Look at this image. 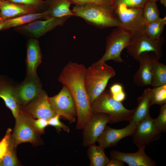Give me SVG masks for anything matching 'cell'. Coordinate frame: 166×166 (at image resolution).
Segmentation results:
<instances>
[{
    "label": "cell",
    "mask_w": 166,
    "mask_h": 166,
    "mask_svg": "<svg viewBox=\"0 0 166 166\" xmlns=\"http://www.w3.org/2000/svg\"><path fill=\"white\" fill-rule=\"evenodd\" d=\"M85 69L82 64L69 61L58 77V81L67 87L75 101L77 113L76 128L77 129H82L93 114L91 102L85 84Z\"/></svg>",
    "instance_id": "6da1fadb"
},
{
    "label": "cell",
    "mask_w": 166,
    "mask_h": 166,
    "mask_svg": "<svg viewBox=\"0 0 166 166\" xmlns=\"http://www.w3.org/2000/svg\"><path fill=\"white\" fill-rule=\"evenodd\" d=\"M71 10L75 16L100 29L120 26L112 5H75Z\"/></svg>",
    "instance_id": "7a4b0ae2"
},
{
    "label": "cell",
    "mask_w": 166,
    "mask_h": 166,
    "mask_svg": "<svg viewBox=\"0 0 166 166\" xmlns=\"http://www.w3.org/2000/svg\"><path fill=\"white\" fill-rule=\"evenodd\" d=\"M116 75L113 68L105 62L97 61L86 68L85 84L91 104L105 89L109 79Z\"/></svg>",
    "instance_id": "3957f363"
},
{
    "label": "cell",
    "mask_w": 166,
    "mask_h": 166,
    "mask_svg": "<svg viewBox=\"0 0 166 166\" xmlns=\"http://www.w3.org/2000/svg\"><path fill=\"white\" fill-rule=\"evenodd\" d=\"M92 113H104L111 118V123L131 120L134 109H128L122 102L114 99L109 90L105 89L91 104Z\"/></svg>",
    "instance_id": "277c9868"
},
{
    "label": "cell",
    "mask_w": 166,
    "mask_h": 166,
    "mask_svg": "<svg viewBox=\"0 0 166 166\" xmlns=\"http://www.w3.org/2000/svg\"><path fill=\"white\" fill-rule=\"evenodd\" d=\"M131 38L128 32L120 27L113 29L106 38L104 54L97 62H105L112 60L117 63L124 62L121 53L129 45Z\"/></svg>",
    "instance_id": "5b68a950"
},
{
    "label": "cell",
    "mask_w": 166,
    "mask_h": 166,
    "mask_svg": "<svg viewBox=\"0 0 166 166\" xmlns=\"http://www.w3.org/2000/svg\"><path fill=\"white\" fill-rule=\"evenodd\" d=\"M113 6L120 23L119 27L128 32L132 36L144 34L146 23L143 17L142 8L128 7L124 4Z\"/></svg>",
    "instance_id": "8992f818"
},
{
    "label": "cell",
    "mask_w": 166,
    "mask_h": 166,
    "mask_svg": "<svg viewBox=\"0 0 166 166\" xmlns=\"http://www.w3.org/2000/svg\"><path fill=\"white\" fill-rule=\"evenodd\" d=\"M165 42L162 36L158 39H155L143 34L132 36L130 42L126 48L130 55L137 61L141 53L151 52L160 60L162 56V47Z\"/></svg>",
    "instance_id": "52a82bcc"
},
{
    "label": "cell",
    "mask_w": 166,
    "mask_h": 166,
    "mask_svg": "<svg viewBox=\"0 0 166 166\" xmlns=\"http://www.w3.org/2000/svg\"><path fill=\"white\" fill-rule=\"evenodd\" d=\"M15 119V125L11 137L17 147L23 143L28 142L33 145L42 143L41 134L32 124V117L21 111Z\"/></svg>",
    "instance_id": "ba28073f"
},
{
    "label": "cell",
    "mask_w": 166,
    "mask_h": 166,
    "mask_svg": "<svg viewBox=\"0 0 166 166\" xmlns=\"http://www.w3.org/2000/svg\"><path fill=\"white\" fill-rule=\"evenodd\" d=\"M51 108L56 114L63 117L72 124L75 121L77 113L73 97L67 87L63 84L60 91L55 96L49 97Z\"/></svg>",
    "instance_id": "9c48e42d"
},
{
    "label": "cell",
    "mask_w": 166,
    "mask_h": 166,
    "mask_svg": "<svg viewBox=\"0 0 166 166\" xmlns=\"http://www.w3.org/2000/svg\"><path fill=\"white\" fill-rule=\"evenodd\" d=\"M70 17L52 18L44 20H37L14 28V30L27 37L38 39L58 26H62Z\"/></svg>",
    "instance_id": "30bf717a"
},
{
    "label": "cell",
    "mask_w": 166,
    "mask_h": 166,
    "mask_svg": "<svg viewBox=\"0 0 166 166\" xmlns=\"http://www.w3.org/2000/svg\"><path fill=\"white\" fill-rule=\"evenodd\" d=\"M108 123H111V118L108 114H93L82 129L83 146L87 147L95 144Z\"/></svg>",
    "instance_id": "8fae6325"
},
{
    "label": "cell",
    "mask_w": 166,
    "mask_h": 166,
    "mask_svg": "<svg viewBox=\"0 0 166 166\" xmlns=\"http://www.w3.org/2000/svg\"><path fill=\"white\" fill-rule=\"evenodd\" d=\"M37 75L26 76L24 80L16 86L14 96L21 109L36 98L43 89Z\"/></svg>",
    "instance_id": "7c38bea8"
},
{
    "label": "cell",
    "mask_w": 166,
    "mask_h": 166,
    "mask_svg": "<svg viewBox=\"0 0 166 166\" xmlns=\"http://www.w3.org/2000/svg\"><path fill=\"white\" fill-rule=\"evenodd\" d=\"M132 136L133 143L138 148L146 147L152 142L159 139L161 133L155 127L153 119L150 115L138 123Z\"/></svg>",
    "instance_id": "4fadbf2b"
},
{
    "label": "cell",
    "mask_w": 166,
    "mask_h": 166,
    "mask_svg": "<svg viewBox=\"0 0 166 166\" xmlns=\"http://www.w3.org/2000/svg\"><path fill=\"white\" fill-rule=\"evenodd\" d=\"M49 97L43 90L36 98L21 108V112L34 119L49 120L56 114L51 108Z\"/></svg>",
    "instance_id": "5bb4252c"
},
{
    "label": "cell",
    "mask_w": 166,
    "mask_h": 166,
    "mask_svg": "<svg viewBox=\"0 0 166 166\" xmlns=\"http://www.w3.org/2000/svg\"><path fill=\"white\" fill-rule=\"evenodd\" d=\"M129 122L126 127L120 129H114L107 125L97 140L99 145L104 149L114 146L122 139L132 136L137 125L131 121Z\"/></svg>",
    "instance_id": "9a60e30c"
},
{
    "label": "cell",
    "mask_w": 166,
    "mask_h": 166,
    "mask_svg": "<svg viewBox=\"0 0 166 166\" xmlns=\"http://www.w3.org/2000/svg\"><path fill=\"white\" fill-rule=\"evenodd\" d=\"M145 147L138 148L134 153H126L116 150L110 152V159H116L127 164L129 166H156L155 161L148 156L145 152Z\"/></svg>",
    "instance_id": "2e32d148"
},
{
    "label": "cell",
    "mask_w": 166,
    "mask_h": 166,
    "mask_svg": "<svg viewBox=\"0 0 166 166\" xmlns=\"http://www.w3.org/2000/svg\"><path fill=\"white\" fill-rule=\"evenodd\" d=\"M41 12L36 7L3 0L0 3V21L26 14Z\"/></svg>",
    "instance_id": "e0dca14e"
},
{
    "label": "cell",
    "mask_w": 166,
    "mask_h": 166,
    "mask_svg": "<svg viewBox=\"0 0 166 166\" xmlns=\"http://www.w3.org/2000/svg\"><path fill=\"white\" fill-rule=\"evenodd\" d=\"M26 76L35 75L37 69L42 59L39 42L37 39L30 38L26 45Z\"/></svg>",
    "instance_id": "ac0fdd59"
},
{
    "label": "cell",
    "mask_w": 166,
    "mask_h": 166,
    "mask_svg": "<svg viewBox=\"0 0 166 166\" xmlns=\"http://www.w3.org/2000/svg\"><path fill=\"white\" fill-rule=\"evenodd\" d=\"M15 87L7 79L0 76V98L3 100L16 118L21 112V109L14 96Z\"/></svg>",
    "instance_id": "d6986e66"
},
{
    "label": "cell",
    "mask_w": 166,
    "mask_h": 166,
    "mask_svg": "<svg viewBox=\"0 0 166 166\" xmlns=\"http://www.w3.org/2000/svg\"><path fill=\"white\" fill-rule=\"evenodd\" d=\"M152 57L149 52H144L140 55L138 61L139 63V68L133 78L134 84L137 86L144 87L150 85Z\"/></svg>",
    "instance_id": "ffe728a7"
},
{
    "label": "cell",
    "mask_w": 166,
    "mask_h": 166,
    "mask_svg": "<svg viewBox=\"0 0 166 166\" xmlns=\"http://www.w3.org/2000/svg\"><path fill=\"white\" fill-rule=\"evenodd\" d=\"M47 13L45 19L75 16L70 9L69 0H45Z\"/></svg>",
    "instance_id": "44dd1931"
},
{
    "label": "cell",
    "mask_w": 166,
    "mask_h": 166,
    "mask_svg": "<svg viewBox=\"0 0 166 166\" xmlns=\"http://www.w3.org/2000/svg\"><path fill=\"white\" fill-rule=\"evenodd\" d=\"M152 89L148 88L137 99L138 104L134 109L131 120L136 125L142 120L150 115L149 109L150 99Z\"/></svg>",
    "instance_id": "7402d4cb"
},
{
    "label": "cell",
    "mask_w": 166,
    "mask_h": 166,
    "mask_svg": "<svg viewBox=\"0 0 166 166\" xmlns=\"http://www.w3.org/2000/svg\"><path fill=\"white\" fill-rule=\"evenodd\" d=\"M155 55L152 57L151 66L150 85L156 87L166 84V65L159 62Z\"/></svg>",
    "instance_id": "603a6c76"
},
{
    "label": "cell",
    "mask_w": 166,
    "mask_h": 166,
    "mask_svg": "<svg viewBox=\"0 0 166 166\" xmlns=\"http://www.w3.org/2000/svg\"><path fill=\"white\" fill-rule=\"evenodd\" d=\"M46 13V11L45 10L40 12L26 14L6 20H5L4 30L25 25L35 20L42 19H45Z\"/></svg>",
    "instance_id": "cb8c5ba5"
},
{
    "label": "cell",
    "mask_w": 166,
    "mask_h": 166,
    "mask_svg": "<svg viewBox=\"0 0 166 166\" xmlns=\"http://www.w3.org/2000/svg\"><path fill=\"white\" fill-rule=\"evenodd\" d=\"M87 151L90 166H106L110 159L105 153V149L95 144L88 146Z\"/></svg>",
    "instance_id": "d4e9b609"
},
{
    "label": "cell",
    "mask_w": 166,
    "mask_h": 166,
    "mask_svg": "<svg viewBox=\"0 0 166 166\" xmlns=\"http://www.w3.org/2000/svg\"><path fill=\"white\" fill-rule=\"evenodd\" d=\"M166 24V17L160 18L155 21L146 24L144 34L152 39H158L162 36Z\"/></svg>",
    "instance_id": "484cf974"
},
{
    "label": "cell",
    "mask_w": 166,
    "mask_h": 166,
    "mask_svg": "<svg viewBox=\"0 0 166 166\" xmlns=\"http://www.w3.org/2000/svg\"><path fill=\"white\" fill-rule=\"evenodd\" d=\"M17 147L10 137L6 154L0 162V166H17L20 165L16 155Z\"/></svg>",
    "instance_id": "4316f807"
},
{
    "label": "cell",
    "mask_w": 166,
    "mask_h": 166,
    "mask_svg": "<svg viewBox=\"0 0 166 166\" xmlns=\"http://www.w3.org/2000/svg\"><path fill=\"white\" fill-rule=\"evenodd\" d=\"M142 9V16L146 24L155 21L160 18V11L155 2H147Z\"/></svg>",
    "instance_id": "83f0119b"
},
{
    "label": "cell",
    "mask_w": 166,
    "mask_h": 166,
    "mask_svg": "<svg viewBox=\"0 0 166 166\" xmlns=\"http://www.w3.org/2000/svg\"><path fill=\"white\" fill-rule=\"evenodd\" d=\"M166 104V84L154 87L150 99V106L154 104L160 105Z\"/></svg>",
    "instance_id": "f1b7e54d"
},
{
    "label": "cell",
    "mask_w": 166,
    "mask_h": 166,
    "mask_svg": "<svg viewBox=\"0 0 166 166\" xmlns=\"http://www.w3.org/2000/svg\"><path fill=\"white\" fill-rule=\"evenodd\" d=\"M159 114L153 119L154 125L161 133L166 132V104L160 105Z\"/></svg>",
    "instance_id": "f546056e"
},
{
    "label": "cell",
    "mask_w": 166,
    "mask_h": 166,
    "mask_svg": "<svg viewBox=\"0 0 166 166\" xmlns=\"http://www.w3.org/2000/svg\"><path fill=\"white\" fill-rule=\"evenodd\" d=\"M158 1L159 0H113L112 5L116 6L124 4L128 7L142 9L147 2H156Z\"/></svg>",
    "instance_id": "4dcf8cb0"
},
{
    "label": "cell",
    "mask_w": 166,
    "mask_h": 166,
    "mask_svg": "<svg viewBox=\"0 0 166 166\" xmlns=\"http://www.w3.org/2000/svg\"><path fill=\"white\" fill-rule=\"evenodd\" d=\"M60 116L56 114L53 117L48 120V125L54 127L58 132L62 130L69 133L70 132L69 128L60 120Z\"/></svg>",
    "instance_id": "1f68e13d"
},
{
    "label": "cell",
    "mask_w": 166,
    "mask_h": 166,
    "mask_svg": "<svg viewBox=\"0 0 166 166\" xmlns=\"http://www.w3.org/2000/svg\"><path fill=\"white\" fill-rule=\"evenodd\" d=\"M12 129L8 128L6 134L0 141V162L2 161L6 153L11 135Z\"/></svg>",
    "instance_id": "d6a6232c"
},
{
    "label": "cell",
    "mask_w": 166,
    "mask_h": 166,
    "mask_svg": "<svg viewBox=\"0 0 166 166\" xmlns=\"http://www.w3.org/2000/svg\"><path fill=\"white\" fill-rule=\"evenodd\" d=\"M12 2L35 6L41 11L46 8L45 0H6Z\"/></svg>",
    "instance_id": "836d02e7"
},
{
    "label": "cell",
    "mask_w": 166,
    "mask_h": 166,
    "mask_svg": "<svg viewBox=\"0 0 166 166\" xmlns=\"http://www.w3.org/2000/svg\"><path fill=\"white\" fill-rule=\"evenodd\" d=\"M72 4L75 5L94 4L112 5L113 0H69Z\"/></svg>",
    "instance_id": "e575fe53"
},
{
    "label": "cell",
    "mask_w": 166,
    "mask_h": 166,
    "mask_svg": "<svg viewBox=\"0 0 166 166\" xmlns=\"http://www.w3.org/2000/svg\"><path fill=\"white\" fill-rule=\"evenodd\" d=\"M32 121L34 128L39 133H44L45 129L49 125L48 120L43 118H32Z\"/></svg>",
    "instance_id": "d590c367"
},
{
    "label": "cell",
    "mask_w": 166,
    "mask_h": 166,
    "mask_svg": "<svg viewBox=\"0 0 166 166\" xmlns=\"http://www.w3.org/2000/svg\"><path fill=\"white\" fill-rule=\"evenodd\" d=\"M109 90L112 96L118 94L124 91L123 86L119 83H116L110 87Z\"/></svg>",
    "instance_id": "8d00e7d4"
},
{
    "label": "cell",
    "mask_w": 166,
    "mask_h": 166,
    "mask_svg": "<svg viewBox=\"0 0 166 166\" xmlns=\"http://www.w3.org/2000/svg\"><path fill=\"white\" fill-rule=\"evenodd\" d=\"M124 163L123 161L116 159H110L106 166H123Z\"/></svg>",
    "instance_id": "74e56055"
},
{
    "label": "cell",
    "mask_w": 166,
    "mask_h": 166,
    "mask_svg": "<svg viewBox=\"0 0 166 166\" xmlns=\"http://www.w3.org/2000/svg\"><path fill=\"white\" fill-rule=\"evenodd\" d=\"M112 96L114 99L121 102L123 101L126 97V94L124 91Z\"/></svg>",
    "instance_id": "f35d334b"
},
{
    "label": "cell",
    "mask_w": 166,
    "mask_h": 166,
    "mask_svg": "<svg viewBox=\"0 0 166 166\" xmlns=\"http://www.w3.org/2000/svg\"><path fill=\"white\" fill-rule=\"evenodd\" d=\"M5 21H0V31L4 30L5 27Z\"/></svg>",
    "instance_id": "ab89813d"
},
{
    "label": "cell",
    "mask_w": 166,
    "mask_h": 166,
    "mask_svg": "<svg viewBox=\"0 0 166 166\" xmlns=\"http://www.w3.org/2000/svg\"><path fill=\"white\" fill-rule=\"evenodd\" d=\"M160 2L165 7L166 6V0H159Z\"/></svg>",
    "instance_id": "60d3db41"
},
{
    "label": "cell",
    "mask_w": 166,
    "mask_h": 166,
    "mask_svg": "<svg viewBox=\"0 0 166 166\" xmlns=\"http://www.w3.org/2000/svg\"><path fill=\"white\" fill-rule=\"evenodd\" d=\"M3 0H0V3Z\"/></svg>",
    "instance_id": "b9f144b4"
}]
</instances>
